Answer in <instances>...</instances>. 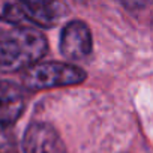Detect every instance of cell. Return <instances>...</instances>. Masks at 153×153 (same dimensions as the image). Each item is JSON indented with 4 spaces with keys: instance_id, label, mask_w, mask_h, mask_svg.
<instances>
[{
    "instance_id": "cell-1",
    "label": "cell",
    "mask_w": 153,
    "mask_h": 153,
    "mask_svg": "<svg viewBox=\"0 0 153 153\" xmlns=\"http://www.w3.org/2000/svg\"><path fill=\"white\" fill-rule=\"evenodd\" d=\"M45 36L32 27H0V72L26 71L47 53Z\"/></svg>"
},
{
    "instance_id": "cell-2",
    "label": "cell",
    "mask_w": 153,
    "mask_h": 153,
    "mask_svg": "<svg viewBox=\"0 0 153 153\" xmlns=\"http://www.w3.org/2000/svg\"><path fill=\"white\" fill-rule=\"evenodd\" d=\"M86 80V72L69 63L42 62L27 68L23 74V84L30 90L75 86Z\"/></svg>"
},
{
    "instance_id": "cell-3",
    "label": "cell",
    "mask_w": 153,
    "mask_h": 153,
    "mask_svg": "<svg viewBox=\"0 0 153 153\" xmlns=\"http://www.w3.org/2000/svg\"><path fill=\"white\" fill-rule=\"evenodd\" d=\"M93 39L86 23L74 20L68 23L60 35V51L68 60H83L90 56Z\"/></svg>"
},
{
    "instance_id": "cell-4",
    "label": "cell",
    "mask_w": 153,
    "mask_h": 153,
    "mask_svg": "<svg viewBox=\"0 0 153 153\" xmlns=\"http://www.w3.org/2000/svg\"><path fill=\"white\" fill-rule=\"evenodd\" d=\"M24 153H66V147L59 132L48 123H32L23 138Z\"/></svg>"
},
{
    "instance_id": "cell-5",
    "label": "cell",
    "mask_w": 153,
    "mask_h": 153,
    "mask_svg": "<svg viewBox=\"0 0 153 153\" xmlns=\"http://www.w3.org/2000/svg\"><path fill=\"white\" fill-rule=\"evenodd\" d=\"M26 20L39 27H54L63 17L65 8L59 0H18Z\"/></svg>"
},
{
    "instance_id": "cell-6",
    "label": "cell",
    "mask_w": 153,
    "mask_h": 153,
    "mask_svg": "<svg viewBox=\"0 0 153 153\" xmlns=\"http://www.w3.org/2000/svg\"><path fill=\"white\" fill-rule=\"evenodd\" d=\"M26 107V96L20 86L11 81H0V125L12 126Z\"/></svg>"
},
{
    "instance_id": "cell-7",
    "label": "cell",
    "mask_w": 153,
    "mask_h": 153,
    "mask_svg": "<svg viewBox=\"0 0 153 153\" xmlns=\"http://www.w3.org/2000/svg\"><path fill=\"white\" fill-rule=\"evenodd\" d=\"M0 20L11 24H20L26 20L18 0H0Z\"/></svg>"
},
{
    "instance_id": "cell-8",
    "label": "cell",
    "mask_w": 153,
    "mask_h": 153,
    "mask_svg": "<svg viewBox=\"0 0 153 153\" xmlns=\"http://www.w3.org/2000/svg\"><path fill=\"white\" fill-rule=\"evenodd\" d=\"M15 150V137L9 126L0 125V153H12Z\"/></svg>"
},
{
    "instance_id": "cell-9",
    "label": "cell",
    "mask_w": 153,
    "mask_h": 153,
    "mask_svg": "<svg viewBox=\"0 0 153 153\" xmlns=\"http://www.w3.org/2000/svg\"><path fill=\"white\" fill-rule=\"evenodd\" d=\"M150 0H123V3L128 9H143L146 5H149Z\"/></svg>"
}]
</instances>
